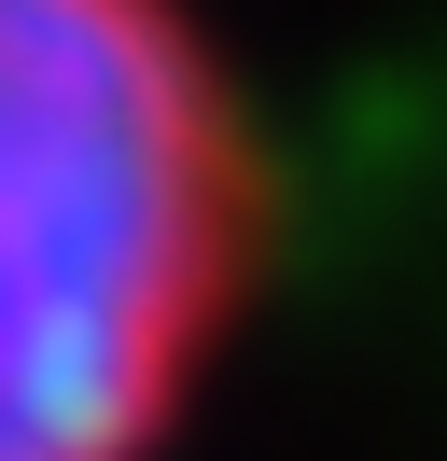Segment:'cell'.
Wrapping results in <instances>:
<instances>
[{
  "label": "cell",
  "instance_id": "cell-1",
  "mask_svg": "<svg viewBox=\"0 0 447 461\" xmlns=\"http://www.w3.org/2000/svg\"><path fill=\"white\" fill-rule=\"evenodd\" d=\"M294 252L210 0H0V461H182Z\"/></svg>",
  "mask_w": 447,
  "mask_h": 461
}]
</instances>
